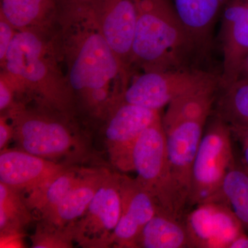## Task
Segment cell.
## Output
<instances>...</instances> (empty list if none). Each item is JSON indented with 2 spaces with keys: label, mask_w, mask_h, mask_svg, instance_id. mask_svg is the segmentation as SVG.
<instances>
[{
  "label": "cell",
  "mask_w": 248,
  "mask_h": 248,
  "mask_svg": "<svg viewBox=\"0 0 248 248\" xmlns=\"http://www.w3.org/2000/svg\"><path fill=\"white\" fill-rule=\"evenodd\" d=\"M53 32L76 108L104 120L127 84L90 0H60Z\"/></svg>",
  "instance_id": "cell-1"
},
{
  "label": "cell",
  "mask_w": 248,
  "mask_h": 248,
  "mask_svg": "<svg viewBox=\"0 0 248 248\" xmlns=\"http://www.w3.org/2000/svg\"><path fill=\"white\" fill-rule=\"evenodd\" d=\"M1 73L14 86L16 96L27 97L35 100L38 107L67 117L76 112L53 29L17 31Z\"/></svg>",
  "instance_id": "cell-2"
},
{
  "label": "cell",
  "mask_w": 248,
  "mask_h": 248,
  "mask_svg": "<svg viewBox=\"0 0 248 248\" xmlns=\"http://www.w3.org/2000/svg\"><path fill=\"white\" fill-rule=\"evenodd\" d=\"M138 20L132 70L163 71L192 68L201 55L170 0H137Z\"/></svg>",
  "instance_id": "cell-3"
},
{
  "label": "cell",
  "mask_w": 248,
  "mask_h": 248,
  "mask_svg": "<svg viewBox=\"0 0 248 248\" xmlns=\"http://www.w3.org/2000/svg\"><path fill=\"white\" fill-rule=\"evenodd\" d=\"M217 90L210 88L178 98L161 117L170 174L182 217L188 207L192 165L213 113Z\"/></svg>",
  "instance_id": "cell-4"
},
{
  "label": "cell",
  "mask_w": 248,
  "mask_h": 248,
  "mask_svg": "<svg viewBox=\"0 0 248 248\" xmlns=\"http://www.w3.org/2000/svg\"><path fill=\"white\" fill-rule=\"evenodd\" d=\"M6 115L22 151L51 160L71 156L84 148L71 117L60 112L40 107L30 109L24 103L16 102Z\"/></svg>",
  "instance_id": "cell-5"
},
{
  "label": "cell",
  "mask_w": 248,
  "mask_h": 248,
  "mask_svg": "<svg viewBox=\"0 0 248 248\" xmlns=\"http://www.w3.org/2000/svg\"><path fill=\"white\" fill-rule=\"evenodd\" d=\"M236 164L229 124L215 114L206 124L192 165L187 210L216 195Z\"/></svg>",
  "instance_id": "cell-6"
},
{
  "label": "cell",
  "mask_w": 248,
  "mask_h": 248,
  "mask_svg": "<svg viewBox=\"0 0 248 248\" xmlns=\"http://www.w3.org/2000/svg\"><path fill=\"white\" fill-rule=\"evenodd\" d=\"M215 87L219 89V76L198 68L141 72L132 77L118 99L161 110L178 98Z\"/></svg>",
  "instance_id": "cell-7"
},
{
  "label": "cell",
  "mask_w": 248,
  "mask_h": 248,
  "mask_svg": "<svg viewBox=\"0 0 248 248\" xmlns=\"http://www.w3.org/2000/svg\"><path fill=\"white\" fill-rule=\"evenodd\" d=\"M132 161L137 181L154 199L159 211L182 219L170 174L161 119L141 134L134 147Z\"/></svg>",
  "instance_id": "cell-8"
},
{
  "label": "cell",
  "mask_w": 248,
  "mask_h": 248,
  "mask_svg": "<svg viewBox=\"0 0 248 248\" xmlns=\"http://www.w3.org/2000/svg\"><path fill=\"white\" fill-rule=\"evenodd\" d=\"M122 214L120 174L108 173L89 206L68 226L73 241L84 248H107Z\"/></svg>",
  "instance_id": "cell-9"
},
{
  "label": "cell",
  "mask_w": 248,
  "mask_h": 248,
  "mask_svg": "<svg viewBox=\"0 0 248 248\" xmlns=\"http://www.w3.org/2000/svg\"><path fill=\"white\" fill-rule=\"evenodd\" d=\"M161 119V110L116 101L104 118L108 150L115 168L122 172L133 171L135 143L145 130Z\"/></svg>",
  "instance_id": "cell-10"
},
{
  "label": "cell",
  "mask_w": 248,
  "mask_h": 248,
  "mask_svg": "<svg viewBox=\"0 0 248 248\" xmlns=\"http://www.w3.org/2000/svg\"><path fill=\"white\" fill-rule=\"evenodd\" d=\"M94 16L120 63L127 86L133 76L132 50L137 20V0H90Z\"/></svg>",
  "instance_id": "cell-11"
},
{
  "label": "cell",
  "mask_w": 248,
  "mask_h": 248,
  "mask_svg": "<svg viewBox=\"0 0 248 248\" xmlns=\"http://www.w3.org/2000/svg\"><path fill=\"white\" fill-rule=\"evenodd\" d=\"M184 223L192 248H231L246 233L226 203L207 201L186 212Z\"/></svg>",
  "instance_id": "cell-12"
},
{
  "label": "cell",
  "mask_w": 248,
  "mask_h": 248,
  "mask_svg": "<svg viewBox=\"0 0 248 248\" xmlns=\"http://www.w3.org/2000/svg\"><path fill=\"white\" fill-rule=\"evenodd\" d=\"M220 42L223 62L219 89L239 79L248 53V0H229L221 16Z\"/></svg>",
  "instance_id": "cell-13"
},
{
  "label": "cell",
  "mask_w": 248,
  "mask_h": 248,
  "mask_svg": "<svg viewBox=\"0 0 248 248\" xmlns=\"http://www.w3.org/2000/svg\"><path fill=\"white\" fill-rule=\"evenodd\" d=\"M120 191L122 214L110 246L135 248L139 235L159 209L153 197L136 179L120 174Z\"/></svg>",
  "instance_id": "cell-14"
},
{
  "label": "cell",
  "mask_w": 248,
  "mask_h": 248,
  "mask_svg": "<svg viewBox=\"0 0 248 248\" xmlns=\"http://www.w3.org/2000/svg\"><path fill=\"white\" fill-rule=\"evenodd\" d=\"M68 168L22 150H2L0 182L27 193L38 188Z\"/></svg>",
  "instance_id": "cell-15"
},
{
  "label": "cell",
  "mask_w": 248,
  "mask_h": 248,
  "mask_svg": "<svg viewBox=\"0 0 248 248\" xmlns=\"http://www.w3.org/2000/svg\"><path fill=\"white\" fill-rule=\"evenodd\" d=\"M201 55L208 52L213 30L229 0H170Z\"/></svg>",
  "instance_id": "cell-16"
},
{
  "label": "cell",
  "mask_w": 248,
  "mask_h": 248,
  "mask_svg": "<svg viewBox=\"0 0 248 248\" xmlns=\"http://www.w3.org/2000/svg\"><path fill=\"white\" fill-rule=\"evenodd\" d=\"M105 170H84L61 203L42 221L65 228L82 216L108 173Z\"/></svg>",
  "instance_id": "cell-17"
},
{
  "label": "cell",
  "mask_w": 248,
  "mask_h": 248,
  "mask_svg": "<svg viewBox=\"0 0 248 248\" xmlns=\"http://www.w3.org/2000/svg\"><path fill=\"white\" fill-rule=\"evenodd\" d=\"M60 0H1L0 16L17 31L53 29Z\"/></svg>",
  "instance_id": "cell-18"
},
{
  "label": "cell",
  "mask_w": 248,
  "mask_h": 248,
  "mask_svg": "<svg viewBox=\"0 0 248 248\" xmlns=\"http://www.w3.org/2000/svg\"><path fill=\"white\" fill-rule=\"evenodd\" d=\"M135 248H192L184 220L158 211L139 235Z\"/></svg>",
  "instance_id": "cell-19"
},
{
  "label": "cell",
  "mask_w": 248,
  "mask_h": 248,
  "mask_svg": "<svg viewBox=\"0 0 248 248\" xmlns=\"http://www.w3.org/2000/svg\"><path fill=\"white\" fill-rule=\"evenodd\" d=\"M82 171L67 169L53 179L29 192L25 202L31 210L39 213L42 219L56 208L79 180Z\"/></svg>",
  "instance_id": "cell-20"
},
{
  "label": "cell",
  "mask_w": 248,
  "mask_h": 248,
  "mask_svg": "<svg viewBox=\"0 0 248 248\" xmlns=\"http://www.w3.org/2000/svg\"><path fill=\"white\" fill-rule=\"evenodd\" d=\"M208 201L226 203L248 232V172L237 162L228 171L218 193Z\"/></svg>",
  "instance_id": "cell-21"
},
{
  "label": "cell",
  "mask_w": 248,
  "mask_h": 248,
  "mask_svg": "<svg viewBox=\"0 0 248 248\" xmlns=\"http://www.w3.org/2000/svg\"><path fill=\"white\" fill-rule=\"evenodd\" d=\"M21 192L0 182V232H22L32 220L31 210Z\"/></svg>",
  "instance_id": "cell-22"
},
{
  "label": "cell",
  "mask_w": 248,
  "mask_h": 248,
  "mask_svg": "<svg viewBox=\"0 0 248 248\" xmlns=\"http://www.w3.org/2000/svg\"><path fill=\"white\" fill-rule=\"evenodd\" d=\"M73 235L69 226L60 228L42 221L37 226L35 234L32 236V248H71Z\"/></svg>",
  "instance_id": "cell-23"
},
{
  "label": "cell",
  "mask_w": 248,
  "mask_h": 248,
  "mask_svg": "<svg viewBox=\"0 0 248 248\" xmlns=\"http://www.w3.org/2000/svg\"><path fill=\"white\" fill-rule=\"evenodd\" d=\"M229 125L232 141L240 148V162H236L248 172V125Z\"/></svg>",
  "instance_id": "cell-24"
},
{
  "label": "cell",
  "mask_w": 248,
  "mask_h": 248,
  "mask_svg": "<svg viewBox=\"0 0 248 248\" xmlns=\"http://www.w3.org/2000/svg\"><path fill=\"white\" fill-rule=\"evenodd\" d=\"M16 93L14 86L4 73L0 74V111L1 114L11 110L14 107Z\"/></svg>",
  "instance_id": "cell-25"
},
{
  "label": "cell",
  "mask_w": 248,
  "mask_h": 248,
  "mask_svg": "<svg viewBox=\"0 0 248 248\" xmlns=\"http://www.w3.org/2000/svg\"><path fill=\"white\" fill-rule=\"evenodd\" d=\"M17 32L11 23L0 16V66L4 63L10 46Z\"/></svg>",
  "instance_id": "cell-26"
},
{
  "label": "cell",
  "mask_w": 248,
  "mask_h": 248,
  "mask_svg": "<svg viewBox=\"0 0 248 248\" xmlns=\"http://www.w3.org/2000/svg\"><path fill=\"white\" fill-rule=\"evenodd\" d=\"M14 138V129L9 117L3 114L0 117V149L4 150L10 140Z\"/></svg>",
  "instance_id": "cell-27"
},
{
  "label": "cell",
  "mask_w": 248,
  "mask_h": 248,
  "mask_svg": "<svg viewBox=\"0 0 248 248\" xmlns=\"http://www.w3.org/2000/svg\"><path fill=\"white\" fill-rule=\"evenodd\" d=\"M231 248H248V235L245 233L232 244Z\"/></svg>",
  "instance_id": "cell-28"
},
{
  "label": "cell",
  "mask_w": 248,
  "mask_h": 248,
  "mask_svg": "<svg viewBox=\"0 0 248 248\" xmlns=\"http://www.w3.org/2000/svg\"><path fill=\"white\" fill-rule=\"evenodd\" d=\"M239 78L248 79V53L246 55V58H245L242 65H241L239 79Z\"/></svg>",
  "instance_id": "cell-29"
}]
</instances>
